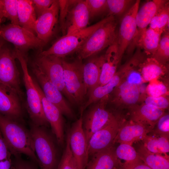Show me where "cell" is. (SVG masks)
I'll list each match as a JSON object with an SVG mask.
<instances>
[{
    "label": "cell",
    "mask_w": 169,
    "mask_h": 169,
    "mask_svg": "<svg viewBox=\"0 0 169 169\" xmlns=\"http://www.w3.org/2000/svg\"><path fill=\"white\" fill-rule=\"evenodd\" d=\"M125 78V76L120 71H117L106 84L98 86L94 88L89 95L87 101L81 107L80 112H83L89 105L99 101L105 96L109 95Z\"/></svg>",
    "instance_id": "484cf974"
},
{
    "label": "cell",
    "mask_w": 169,
    "mask_h": 169,
    "mask_svg": "<svg viewBox=\"0 0 169 169\" xmlns=\"http://www.w3.org/2000/svg\"><path fill=\"white\" fill-rule=\"evenodd\" d=\"M13 51L3 45L0 51V84L8 87L21 98L20 73Z\"/></svg>",
    "instance_id": "9c48e42d"
},
{
    "label": "cell",
    "mask_w": 169,
    "mask_h": 169,
    "mask_svg": "<svg viewBox=\"0 0 169 169\" xmlns=\"http://www.w3.org/2000/svg\"><path fill=\"white\" fill-rule=\"evenodd\" d=\"M54 0H33L32 3L37 18L39 17L48 9L53 3Z\"/></svg>",
    "instance_id": "ee69618b"
},
{
    "label": "cell",
    "mask_w": 169,
    "mask_h": 169,
    "mask_svg": "<svg viewBox=\"0 0 169 169\" xmlns=\"http://www.w3.org/2000/svg\"><path fill=\"white\" fill-rule=\"evenodd\" d=\"M86 169H90L88 167H86Z\"/></svg>",
    "instance_id": "816d5d0a"
},
{
    "label": "cell",
    "mask_w": 169,
    "mask_h": 169,
    "mask_svg": "<svg viewBox=\"0 0 169 169\" xmlns=\"http://www.w3.org/2000/svg\"><path fill=\"white\" fill-rule=\"evenodd\" d=\"M153 129L149 126L131 120L120 124L114 144L125 143L131 145L136 141L142 140Z\"/></svg>",
    "instance_id": "d6986e66"
},
{
    "label": "cell",
    "mask_w": 169,
    "mask_h": 169,
    "mask_svg": "<svg viewBox=\"0 0 169 169\" xmlns=\"http://www.w3.org/2000/svg\"><path fill=\"white\" fill-rule=\"evenodd\" d=\"M115 152L117 158L125 161L121 167L130 168L142 162L137 151L131 145L121 143L115 149Z\"/></svg>",
    "instance_id": "4dcf8cb0"
},
{
    "label": "cell",
    "mask_w": 169,
    "mask_h": 169,
    "mask_svg": "<svg viewBox=\"0 0 169 169\" xmlns=\"http://www.w3.org/2000/svg\"><path fill=\"white\" fill-rule=\"evenodd\" d=\"M58 167L60 169H78L71 151L68 136L65 148Z\"/></svg>",
    "instance_id": "f35d334b"
},
{
    "label": "cell",
    "mask_w": 169,
    "mask_h": 169,
    "mask_svg": "<svg viewBox=\"0 0 169 169\" xmlns=\"http://www.w3.org/2000/svg\"><path fill=\"white\" fill-rule=\"evenodd\" d=\"M90 19L108 10L107 0H86Z\"/></svg>",
    "instance_id": "ab89813d"
},
{
    "label": "cell",
    "mask_w": 169,
    "mask_h": 169,
    "mask_svg": "<svg viewBox=\"0 0 169 169\" xmlns=\"http://www.w3.org/2000/svg\"><path fill=\"white\" fill-rule=\"evenodd\" d=\"M14 52L22 70L27 97L26 108L30 123L37 126L48 127L49 124L44 114L40 95L35 86L33 79L29 72L26 55L16 49Z\"/></svg>",
    "instance_id": "7a4b0ae2"
},
{
    "label": "cell",
    "mask_w": 169,
    "mask_h": 169,
    "mask_svg": "<svg viewBox=\"0 0 169 169\" xmlns=\"http://www.w3.org/2000/svg\"><path fill=\"white\" fill-rule=\"evenodd\" d=\"M19 25L35 34L34 26L37 18L32 0H17Z\"/></svg>",
    "instance_id": "f1b7e54d"
},
{
    "label": "cell",
    "mask_w": 169,
    "mask_h": 169,
    "mask_svg": "<svg viewBox=\"0 0 169 169\" xmlns=\"http://www.w3.org/2000/svg\"><path fill=\"white\" fill-rule=\"evenodd\" d=\"M104 55L101 74L96 87L103 85L108 83L117 71L118 65L121 59L119 55L117 39L108 48Z\"/></svg>",
    "instance_id": "7402d4cb"
},
{
    "label": "cell",
    "mask_w": 169,
    "mask_h": 169,
    "mask_svg": "<svg viewBox=\"0 0 169 169\" xmlns=\"http://www.w3.org/2000/svg\"><path fill=\"white\" fill-rule=\"evenodd\" d=\"M140 2L139 0L136 1L123 16L120 22L117 41L119 55L121 59L125 51L133 41L136 34L137 27L136 16Z\"/></svg>",
    "instance_id": "4fadbf2b"
},
{
    "label": "cell",
    "mask_w": 169,
    "mask_h": 169,
    "mask_svg": "<svg viewBox=\"0 0 169 169\" xmlns=\"http://www.w3.org/2000/svg\"><path fill=\"white\" fill-rule=\"evenodd\" d=\"M35 86L40 95L44 114L59 145L62 146L64 141V122L62 114L54 105L48 100L36 80L33 79Z\"/></svg>",
    "instance_id": "9a60e30c"
},
{
    "label": "cell",
    "mask_w": 169,
    "mask_h": 169,
    "mask_svg": "<svg viewBox=\"0 0 169 169\" xmlns=\"http://www.w3.org/2000/svg\"><path fill=\"white\" fill-rule=\"evenodd\" d=\"M142 161L151 169H169V156L152 153L141 145L136 150Z\"/></svg>",
    "instance_id": "f546056e"
},
{
    "label": "cell",
    "mask_w": 169,
    "mask_h": 169,
    "mask_svg": "<svg viewBox=\"0 0 169 169\" xmlns=\"http://www.w3.org/2000/svg\"><path fill=\"white\" fill-rule=\"evenodd\" d=\"M0 36L25 54L29 49L40 48L44 44L34 33L19 25L11 23L1 26Z\"/></svg>",
    "instance_id": "ba28073f"
},
{
    "label": "cell",
    "mask_w": 169,
    "mask_h": 169,
    "mask_svg": "<svg viewBox=\"0 0 169 169\" xmlns=\"http://www.w3.org/2000/svg\"><path fill=\"white\" fill-rule=\"evenodd\" d=\"M11 156L0 131V161L11 158Z\"/></svg>",
    "instance_id": "f6af8a7d"
},
{
    "label": "cell",
    "mask_w": 169,
    "mask_h": 169,
    "mask_svg": "<svg viewBox=\"0 0 169 169\" xmlns=\"http://www.w3.org/2000/svg\"><path fill=\"white\" fill-rule=\"evenodd\" d=\"M12 161L11 158L0 161V169H11Z\"/></svg>",
    "instance_id": "bcb514c9"
},
{
    "label": "cell",
    "mask_w": 169,
    "mask_h": 169,
    "mask_svg": "<svg viewBox=\"0 0 169 169\" xmlns=\"http://www.w3.org/2000/svg\"><path fill=\"white\" fill-rule=\"evenodd\" d=\"M34 62L61 93L72 103L75 104L65 88L62 58L54 55H39Z\"/></svg>",
    "instance_id": "7c38bea8"
},
{
    "label": "cell",
    "mask_w": 169,
    "mask_h": 169,
    "mask_svg": "<svg viewBox=\"0 0 169 169\" xmlns=\"http://www.w3.org/2000/svg\"><path fill=\"white\" fill-rule=\"evenodd\" d=\"M143 145L150 151L155 154L169 156V138L164 136L146 135L142 140Z\"/></svg>",
    "instance_id": "1f68e13d"
},
{
    "label": "cell",
    "mask_w": 169,
    "mask_h": 169,
    "mask_svg": "<svg viewBox=\"0 0 169 169\" xmlns=\"http://www.w3.org/2000/svg\"><path fill=\"white\" fill-rule=\"evenodd\" d=\"M161 37L159 45L155 54L151 56L158 61L166 65L169 59V32L166 31Z\"/></svg>",
    "instance_id": "836d02e7"
},
{
    "label": "cell",
    "mask_w": 169,
    "mask_h": 169,
    "mask_svg": "<svg viewBox=\"0 0 169 169\" xmlns=\"http://www.w3.org/2000/svg\"><path fill=\"white\" fill-rule=\"evenodd\" d=\"M139 72L145 82L160 78L168 72L166 65L161 63L153 58L142 59L139 64Z\"/></svg>",
    "instance_id": "4316f807"
},
{
    "label": "cell",
    "mask_w": 169,
    "mask_h": 169,
    "mask_svg": "<svg viewBox=\"0 0 169 169\" xmlns=\"http://www.w3.org/2000/svg\"><path fill=\"white\" fill-rule=\"evenodd\" d=\"M69 10L66 23V33L70 34L86 28L90 16L86 0H77Z\"/></svg>",
    "instance_id": "ffe728a7"
},
{
    "label": "cell",
    "mask_w": 169,
    "mask_h": 169,
    "mask_svg": "<svg viewBox=\"0 0 169 169\" xmlns=\"http://www.w3.org/2000/svg\"><path fill=\"white\" fill-rule=\"evenodd\" d=\"M57 169H59V168L58 167H58H57Z\"/></svg>",
    "instance_id": "f5cc1de1"
},
{
    "label": "cell",
    "mask_w": 169,
    "mask_h": 169,
    "mask_svg": "<svg viewBox=\"0 0 169 169\" xmlns=\"http://www.w3.org/2000/svg\"><path fill=\"white\" fill-rule=\"evenodd\" d=\"M161 34L148 28L137 30L133 41L147 55H153L158 48Z\"/></svg>",
    "instance_id": "d4e9b609"
},
{
    "label": "cell",
    "mask_w": 169,
    "mask_h": 169,
    "mask_svg": "<svg viewBox=\"0 0 169 169\" xmlns=\"http://www.w3.org/2000/svg\"><path fill=\"white\" fill-rule=\"evenodd\" d=\"M135 1L131 0H107L108 16H120L129 8Z\"/></svg>",
    "instance_id": "d590c367"
},
{
    "label": "cell",
    "mask_w": 169,
    "mask_h": 169,
    "mask_svg": "<svg viewBox=\"0 0 169 169\" xmlns=\"http://www.w3.org/2000/svg\"><path fill=\"white\" fill-rule=\"evenodd\" d=\"M120 123L115 117L106 126L94 133L87 144L89 156L112 146L117 134Z\"/></svg>",
    "instance_id": "5bb4252c"
},
{
    "label": "cell",
    "mask_w": 169,
    "mask_h": 169,
    "mask_svg": "<svg viewBox=\"0 0 169 169\" xmlns=\"http://www.w3.org/2000/svg\"><path fill=\"white\" fill-rule=\"evenodd\" d=\"M62 61L66 90L75 104L82 105L87 95L83 76L84 64L78 58L72 61H67L64 58H62Z\"/></svg>",
    "instance_id": "8992f818"
},
{
    "label": "cell",
    "mask_w": 169,
    "mask_h": 169,
    "mask_svg": "<svg viewBox=\"0 0 169 169\" xmlns=\"http://www.w3.org/2000/svg\"><path fill=\"white\" fill-rule=\"evenodd\" d=\"M115 19L113 16H108L96 23L78 32L65 34L55 42L49 48L42 52L40 56L54 55L61 58L76 52L90 35L106 23Z\"/></svg>",
    "instance_id": "277c9868"
},
{
    "label": "cell",
    "mask_w": 169,
    "mask_h": 169,
    "mask_svg": "<svg viewBox=\"0 0 169 169\" xmlns=\"http://www.w3.org/2000/svg\"><path fill=\"white\" fill-rule=\"evenodd\" d=\"M84 64L83 76L87 95H90L98 83L104 61V55L90 57Z\"/></svg>",
    "instance_id": "cb8c5ba5"
},
{
    "label": "cell",
    "mask_w": 169,
    "mask_h": 169,
    "mask_svg": "<svg viewBox=\"0 0 169 169\" xmlns=\"http://www.w3.org/2000/svg\"><path fill=\"white\" fill-rule=\"evenodd\" d=\"M77 0H58L59 11V19L64 35L66 33V23L70 7Z\"/></svg>",
    "instance_id": "74e56055"
},
{
    "label": "cell",
    "mask_w": 169,
    "mask_h": 169,
    "mask_svg": "<svg viewBox=\"0 0 169 169\" xmlns=\"http://www.w3.org/2000/svg\"><path fill=\"white\" fill-rule=\"evenodd\" d=\"M73 123L67 134L71 151L78 169H86L89 156L87 143L82 127L83 112Z\"/></svg>",
    "instance_id": "30bf717a"
},
{
    "label": "cell",
    "mask_w": 169,
    "mask_h": 169,
    "mask_svg": "<svg viewBox=\"0 0 169 169\" xmlns=\"http://www.w3.org/2000/svg\"><path fill=\"white\" fill-rule=\"evenodd\" d=\"M169 20V2H167L157 12L152 19L149 28L161 34L168 29Z\"/></svg>",
    "instance_id": "d6a6232c"
},
{
    "label": "cell",
    "mask_w": 169,
    "mask_h": 169,
    "mask_svg": "<svg viewBox=\"0 0 169 169\" xmlns=\"http://www.w3.org/2000/svg\"><path fill=\"white\" fill-rule=\"evenodd\" d=\"M128 109L131 120L149 126L153 129L159 118L165 113L164 110L144 103L136 104Z\"/></svg>",
    "instance_id": "44dd1931"
},
{
    "label": "cell",
    "mask_w": 169,
    "mask_h": 169,
    "mask_svg": "<svg viewBox=\"0 0 169 169\" xmlns=\"http://www.w3.org/2000/svg\"><path fill=\"white\" fill-rule=\"evenodd\" d=\"M2 0L3 4V18L9 19L12 24L19 25L17 0Z\"/></svg>",
    "instance_id": "8d00e7d4"
},
{
    "label": "cell",
    "mask_w": 169,
    "mask_h": 169,
    "mask_svg": "<svg viewBox=\"0 0 169 169\" xmlns=\"http://www.w3.org/2000/svg\"><path fill=\"white\" fill-rule=\"evenodd\" d=\"M14 157L12 160L11 169H38L37 165L32 161L24 160L21 155Z\"/></svg>",
    "instance_id": "7bdbcfd3"
},
{
    "label": "cell",
    "mask_w": 169,
    "mask_h": 169,
    "mask_svg": "<svg viewBox=\"0 0 169 169\" xmlns=\"http://www.w3.org/2000/svg\"><path fill=\"white\" fill-rule=\"evenodd\" d=\"M112 146L93 155L86 167L90 169H119L123 163L117 157Z\"/></svg>",
    "instance_id": "603a6c76"
},
{
    "label": "cell",
    "mask_w": 169,
    "mask_h": 169,
    "mask_svg": "<svg viewBox=\"0 0 169 169\" xmlns=\"http://www.w3.org/2000/svg\"><path fill=\"white\" fill-rule=\"evenodd\" d=\"M168 1L153 0L145 3L138 10L136 16L137 29L146 28L158 11Z\"/></svg>",
    "instance_id": "83f0119b"
},
{
    "label": "cell",
    "mask_w": 169,
    "mask_h": 169,
    "mask_svg": "<svg viewBox=\"0 0 169 169\" xmlns=\"http://www.w3.org/2000/svg\"><path fill=\"white\" fill-rule=\"evenodd\" d=\"M159 79H155L149 82L146 89L147 96L158 97L169 95L167 85Z\"/></svg>",
    "instance_id": "e575fe53"
},
{
    "label": "cell",
    "mask_w": 169,
    "mask_h": 169,
    "mask_svg": "<svg viewBox=\"0 0 169 169\" xmlns=\"http://www.w3.org/2000/svg\"><path fill=\"white\" fill-rule=\"evenodd\" d=\"M119 169H151L143 161L129 168H124L121 167Z\"/></svg>",
    "instance_id": "7dc6e473"
},
{
    "label": "cell",
    "mask_w": 169,
    "mask_h": 169,
    "mask_svg": "<svg viewBox=\"0 0 169 169\" xmlns=\"http://www.w3.org/2000/svg\"><path fill=\"white\" fill-rule=\"evenodd\" d=\"M32 70L47 100L56 106L62 114L69 118H73L74 117L73 111L64 99L62 94L34 62L33 65Z\"/></svg>",
    "instance_id": "8fae6325"
},
{
    "label": "cell",
    "mask_w": 169,
    "mask_h": 169,
    "mask_svg": "<svg viewBox=\"0 0 169 169\" xmlns=\"http://www.w3.org/2000/svg\"><path fill=\"white\" fill-rule=\"evenodd\" d=\"M153 131L154 134L157 136H164L169 138V115L165 113L158 120Z\"/></svg>",
    "instance_id": "60d3db41"
},
{
    "label": "cell",
    "mask_w": 169,
    "mask_h": 169,
    "mask_svg": "<svg viewBox=\"0 0 169 169\" xmlns=\"http://www.w3.org/2000/svg\"><path fill=\"white\" fill-rule=\"evenodd\" d=\"M22 98L10 88L0 84V113L22 122L23 110Z\"/></svg>",
    "instance_id": "e0dca14e"
},
{
    "label": "cell",
    "mask_w": 169,
    "mask_h": 169,
    "mask_svg": "<svg viewBox=\"0 0 169 169\" xmlns=\"http://www.w3.org/2000/svg\"><path fill=\"white\" fill-rule=\"evenodd\" d=\"M59 11L58 0H54L50 7L37 19L34 26L35 33L44 44L54 34L59 19Z\"/></svg>",
    "instance_id": "2e32d148"
},
{
    "label": "cell",
    "mask_w": 169,
    "mask_h": 169,
    "mask_svg": "<svg viewBox=\"0 0 169 169\" xmlns=\"http://www.w3.org/2000/svg\"><path fill=\"white\" fill-rule=\"evenodd\" d=\"M0 131L12 155L24 154L38 165L30 131L22 122L0 113Z\"/></svg>",
    "instance_id": "6da1fadb"
},
{
    "label": "cell",
    "mask_w": 169,
    "mask_h": 169,
    "mask_svg": "<svg viewBox=\"0 0 169 169\" xmlns=\"http://www.w3.org/2000/svg\"><path fill=\"white\" fill-rule=\"evenodd\" d=\"M113 97L111 102L122 108L129 107L138 104L142 99L138 85L125 79L116 87L111 93Z\"/></svg>",
    "instance_id": "ac0fdd59"
},
{
    "label": "cell",
    "mask_w": 169,
    "mask_h": 169,
    "mask_svg": "<svg viewBox=\"0 0 169 169\" xmlns=\"http://www.w3.org/2000/svg\"><path fill=\"white\" fill-rule=\"evenodd\" d=\"M3 18V17L2 16L0 15V29L1 27V24L2 22V20Z\"/></svg>",
    "instance_id": "f907efd6"
},
{
    "label": "cell",
    "mask_w": 169,
    "mask_h": 169,
    "mask_svg": "<svg viewBox=\"0 0 169 169\" xmlns=\"http://www.w3.org/2000/svg\"><path fill=\"white\" fill-rule=\"evenodd\" d=\"M4 40L0 36V51L4 45Z\"/></svg>",
    "instance_id": "681fc988"
},
{
    "label": "cell",
    "mask_w": 169,
    "mask_h": 169,
    "mask_svg": "<svg viewBox=\"0 0 169 169\" xmlns=\"http://www.w3.org/2000/svg\"><path fill=\"white\" fill-rule=\"evenodd\" d=\"M47 128L30 123L29 130L40 169H57L59 163L57 148Z\"/></svg>",
    "instance_id": "3957f363"
},
{
    "label": "cell",
    "mask_w": 169,
    "mask_h": 169,
    "mask_svg": "<svg viewBox=\"0 0 169 169\" xmlns=\"http://www.w3.org/2000/svg\"><path fill=\"white\" fill-rule=\"evenodd\" d=\"M144 103L159 109L165 110L169 105L168 96L152 97L147 96L143 97Z\"/></svg>",
    "instance_id": "b9f144b4"
},
{
    "label": "cell",
    "mask_w": 169,
    "mask_h": 169,
    "mask_svg": "<svg viewBox=\"0 0 169 169\" xmlns=\"http://www.w3.org/2000/svg\"><path fill=\"white\" fill-rule=\"evenodd\" d=\"M115 19L104 24L95 31L76 52L78 58L86 59L108 47L116 40Z\"/></svg>",
    "instance_id": "5b68a950"
},
{
    "label": "cell",
    "mask_w": 169,
    "mask_h": 169,
    "mask_svg": "<svg viewBox=\"0 0 169 169\" xmlns=\"http://www.w3.org/2000/svg\"><path fill=\"white\" fill-rule=\"evenodd\" d=\"M3 4L2 0H0V15L2 16L3 17Z\"/></svg>",
    "instance_id": "c3c4849f"
},
{
    "label": "cell",
    "mask_w": 169,
    "mask_h": 169,
    "mask_svg": "<svg viewBox=\"0 0 169 169\" xmlns=\"http://www.w3.org/2000/svg\"><path fill=\"white\" fill-rule=\"evenodd\" d=\"M109 95L94 103L82 117V127L87 143L91 136L115 117L106 109Z\"/></svg>",
    "instance_id": "52a82bcc"
}]
</instances>
